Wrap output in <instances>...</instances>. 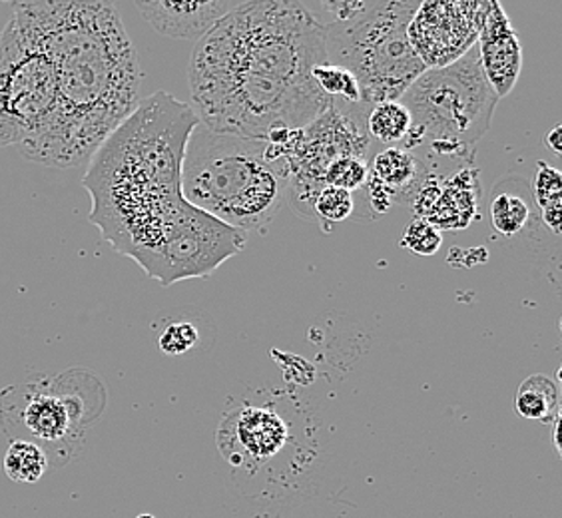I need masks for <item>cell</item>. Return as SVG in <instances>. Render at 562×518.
<instances>
[{
  "instance_id": "6da1fadb",
  "label": "cell",
  "mask_w": 562,
  "mask_h": 518,
  "mask_svg": "<svg viewBox=\"0 0 562 518\" xmlns=\"http://www.w3.org/2000/svg\"><path fill=\"white\" fill-rule=\"evenodd\" d=\"M324 63V29L305 2H239L195 43L192 110L214 132L256 140L305 128L334 106L312 78Z\"/></svg>"
},
{
  "instance_id": "7a4b0ae2",
  "label": "cell",
  "mask_w": 562,
  "mask_h": 518,
  "mask_svg": "<svg viewBox=\"0 0 562 518\" xmlns=\"http://www.w3.org/2000/svg\"><path fill=\"white\" fill-rule=\"evenodd\" d=\"M50 56L58 82L55 124L26 158L53 168L88 162L140 104V66L114 4L16 2Z\"/></svg>"
},
{
  "instance_id": "3957f363",
  "label": "cell",
  "mask_w": 562,
  "mask_h": 518,
  "mask_svg": "<svg viewBox=\"0 0 562 518\" xmlns=\"http://www.w3.org/2000/svg\"><path fill=\"white\" fill-rule=\"evenodd\" d=\"M198 124L190 104L156 92L90 158V222L122 256L144 258L184 207L182 164Z\"/></svg>"
},
{
  "instance_id": "277c9868",
  "label": "cell",
  "mask_w": 562,
  "mask_h": 518,
  "mask_svg": "<svg viewBox=\"0 0 562 518\" xmlns=\"http://www.w3.org/2000/svg\"><path fill=\"white\" fill-rule=\"evenodd\" d=\"M290 134L256 140L198 124L182 164L186 202L241 232L268 226L288 200Z\"/></svg>"
},
{
  "instance_id": "5b68a950",
  "label": "cell",
  "mask_w": 562,
  "mask_h": 518,
  "mask_svg": "<svg viewBox=\"0 0 562 518\" xmlns=\"http://www.w3.org/2000/svg\"><path fill=\"white\" fill-rule=\"evenodd\" d=\"M419 4L339 0L307 7L324 29L327 63L356 76L363 106L400 100L427 70L409 43V24Z\"/></svg>"
},
{
  "instance_id": "8992f818",
  "label": "cell",
  "mask_w": 562,
  "mask_h": 518,
  "mask_svg": "<svg viewBox=\"0 0 562 518\" xmlns=\"http://www.w3.org/2000/svg\"><path fill=\"white\" fill-rule=\"evenodd\" d=\"M400 100L412 114L400 148L412 154L429 148L445 158H467L491 128L498 104L476 46L453 65L425 70Z\"/></svg>"
},
{
  "instance_id": "52a82bcc",
  "label": "cell",
  "mask_w": 562,
  "mask_h": 518,
  "mask_svg": "<svg viewBox=\"0 0 562 518\" xmlns=\"http://www.w3.org/2000/svg\"><path fill=\"white\" fill-rule=\"evenodd\" d=\"M58 82L50 56L19 12L0 31V148L29 156L53 128Z\"/></svg>"
},
{
  "instance_id": "ba28073f",
  "label": "cell",
  "mask_w": 562,
  "mask_h": 518,
  "mask_svg": "<svg viewBox=\"0 0 562 518\" xmlns=\"http://www.w3.org/2000/svg\"><path fill=\"white\" fill-rule=\"evenodd\" d=\"M104 403L100 383L85 393L56 383H31L0 395V427L11 441L41 447L48 471H58L82 451L87 427L98 419Z\"/></svg>"
},
{
  "instance_id": "9c48e42d",
  "label": "cell",
  "mask_w": 562,
  "mask_h": 518,
  "mask_svg": "<svg viewBox=\"0 0 562 518\" xmlns=\"http://www.w3.org/2000/svg\"><path fill=\"white\" fill-rule=\"evenodd\" d=\"M246 232L227 226L194 205L186 204L164 226L156 246L138 261L150 278L170 288L178 281L204 278L239 254Z\"/></svg>"
},
{
  "instance_id": "30bf717a",
  "label": "cell",
  "mask_w": 562,
  "mask_h": 518,
  "mask_svg": "<svg viewBox=\"0 0 562 518\" xmlns=\"http://www.w3.org/2000/svg\"><path fill=\"white\" fill-rule=\"evenodd\" d=\"M488 2H422L409 43L427 70L453 65L476 46Z\"/></svg>"
},
{
  "instance_id": "8fae6325",
  "label": "cell",
  "mask_w": 562,
  "mask_h": 518,
  "mask_svg": "<svg viewBox=\"0 0 562 518\" xmlns=\"http://www.w3.org/2000/svg\"><path fill=\"white\" fill-rule=\"evenodd\" d=\"M288 441V425L273 410L241 407L229 413L217 432V443L234 464L260 463Z\"/></svg>"
},
{
  "instance_id": "7c38bea8",
  "label": "cell",
  "mask_w": 562,
  "mask_h": 518,
  "mask_svg": "<svg viewBox=\"0 0 562 518\" xmlns=\"http://www.w3.org/2000/svg\"><path fill=\"white\" fill-rule=\"evenodd\" d=\"M415 214L441 229H463L476 216L479 178L475 170H461L447 178L425 173L417 188Z\"/></svg>"
},
{
  "instance_id": "4fadbf2b",
  "label": "cell",
  "mask_w": 562,
  "mask_h": 518,
  "mask_svg": "<svg viewBox=\"0 0 562 518\" xmlns=\"http://www.w3.org/2000/svg\"><path fill=\"white\" fill-rule=\"evenodd\" d=\"M479 60L483 75L493 92L501 98L508 97L515 88L522 68V46L507 12L498 2H488L483 29L479 34Z\"/></svg>"
},
{
  "instance_id": "5bb4252c",
  "label": "cell",
  "mask_w": 562,
  "mask_h": 518,
  "mask_svg": "<svg viewBox=\"0 0 562 518\" xmlns=\"http://www.w3.org/2000/svg\"><path fill=\"white\" fill-rule=\"evenodd\" d=\"M239 2L206 0V2H176V0H136V9L158 33L172 38L200 41L217 21L234 11Z\"/></svg>"
},
{
  "instance_id": "9a60e30c",
  "label": "cell",
  "mask_w": 562,
  "mask_h": 518,
  "mask_svg": "<svg viewBox=\"0 0 562 518\" xmlns=\"http://www.w3.org/2000/svg\"><path fill=\"white\" fill-rule=\"evenodd\" d=\"M369 170L375 180L387 185L395 195L419 188V182L425 178L422 160L400 146L379 151Z\"/></svg>"
},
{
  "instance_id": "2e32d148",
  "label": "cell",
  "mask_w": 562,
  "mask_h": 518,
  "mask_svg": "<svg viewBox=\"0 0 562 518\" xmlns=\"http://www.w3.org/2000/svg\"><path fill=\"white\" fill-rule=\"evenodd\" d=\"M515 410L529 421H554L561 415V387L549 375H530L515 395Z\"/></svg>"
},
{
  "instance_id": "e0dca14e",
  "label": "cell",
  "mask_w": 562,
  "mask_h": 518,
  "mask_svg": "<svg viewBox=\"0 0 562 518\" xmlns=\"http://www.w3.org/2000/svg\"><path fill=\"white\" fill-rule=\"evenodd\" d=\"M530 212V194L519 182L510 188H497L488 204L491 224L505 238H513L527 227Z\"/></svg>"
},
{
  "instance_id": "ac0fdd59",
  "label": "cell",
  "mask_w": 562,
  "mask_h": 518,
  "mask_svg": "<svg viewBox=\"0 0 562 518\" xmlns=\"http://www.w3.org/2000/svg\"><path fill=\"white\" fill-rule=\"evenodd\" d=\"M366 130L371 138L385 144L387 148H395L405 142L412 130V114L401 104V100L381 102L369 109Z\"/></svg>"
},
{
  "instance_id": "d6986e66",
  "label": "cell",
  "mask_w": 562,
  "mask_h": 518,
  "mask_svg": "<svg viewBox=\"0 0 562 518\" xmlns=\"http://www.w3.org/2000/svg\"><path fill=\"white\" fill-rule=\"evenodd\" d=\"M532 195L541 212L542 224L551 229L554 236L561 234L562 212V176L549 164H537V176L532 182Z\"/></svg>"
},
{
  "instance_id": "ffe728a7",
  "label": "cell",
  "mask_w": 562,
  "mask_h": 518,
  "mask_svg": "<svg viewBox=\"0 0 562 518\" xmlns=\"http://www.w3.org/2000/svg\"><path fill=\"white\" fill-rule=\"evenodd\" d=\"M312 78L315 87L319 88L322 94L329 98L334 104L351 106V109L363 106L356 76L344 66L329 65V63L317 65L312 70Z\"/></svg>"
},
{
  "instance_id": "44dd1931",
  "label": "cell",
  "mask_w": 562,
  "mask_h": 518,
  "mask_svg": "<svg viewBox=\"0 0 562 518\" xmlns=\"http://www.w3.org/2000/svg\"><path fill=\"white\" fill-rule=\"evenodd\" d=\"M4 473L12 483H38L48 473V459L36 444L11 441L4 454Z\"/></svg>"
},
{
  "instance_id": "7402d4cb",
  "label": "cell",
  "mask_w": 562,
  "mask_h": 518,
  "mask_svg": "<svg viewBox=\"0 0 562 518\" xmlns=\"http://www.w3.org/2000/svg\"><path fill=\"white\" fill-rule=\"evenodd\" d=\"M369 166L363 158L346 156L336 162L329 164L325 170L324 184L341 188L347 192H353L369 180Z\"/></svg>"
},
{
  "instance_id": "603a6c76",
  "label": "cell",
  "mask_w": 562,
  "mask_h": 518,
  "mask_svg": "<svg viewBox=\"0 0 562 518\" xmlns=\"http://www.w3.org/2000/svg\"><path fill=\"white\" fill-rule=\"evenodd\" d=\"M312 210L324 222L339 224V222H346L347 217L353 214L356 202H353L351 192L341 190V188H334V185H325L315 195Z\"/></svg>"
},
{
  "instance_id": "cb8c5ba5",
  "label": "cell",
  "mask_w": 562,
  "mask_h": 518,
  "mask_svg": "<svg viewBox=\"0 0 562 518\" xmlns=\"http://www.w3.org/2000/svg\"><path fill=\"white\" fill-rule=\"evenodd\" d=\"M401 246L412 249L413 254L417 256H432L437 254L439 248L443 246V236L437 227L431 226L429 222L415 217L407 229L401 236Z\"/></svg>"
},
{
  "instance_id": "d4e9b609",
  "label": "cell",
  "mask_w": 562,
  "mask_h": 518,
  "mask_svg": "<svg viewBox=\"0 0 562 518\" xmlns=\"http://www.w3.org/2000/svg\"><path fill=\"white\" fill-rule=\"evenodd\" d=\"M198 341V329L188 322H176L170 324L158 339V346L166 356H182L188 353Z\"/></svg>"
},
{
  "instance_id": "484cf974",
  "label": "cell",
  "mask_w": 562,
  "mask_h": 518,
  "mask_svg": "<svg viewBox=\"0 0 562 518\" xmlns=\"http://www.w3.org/2000/svg\"><path fill=\"white\" fill-rule=\"evenodd\" d=\"M368 184L369 202H371V207H375L378 212H387L395 194L391 192L387 185L381 184L379 180H375L373 176H369Z\"/></svg>"
},
{
  "instance_id": "4316f807",
  "label": "cell",
  "mask_w": 562,
  "mask_h": 518,
  "mask_svg": "<svg viewBox=\"0 0 562 518\" xmlns=\"http://www.w3.org/2000/svg\"><path fill=\"white\" fill-rule=\"evenodd\" d=\"M544 144L551 148L554 154H561L562 142H561V126H554V128L544 136Z\"/></svg>"
}]
</instances>
